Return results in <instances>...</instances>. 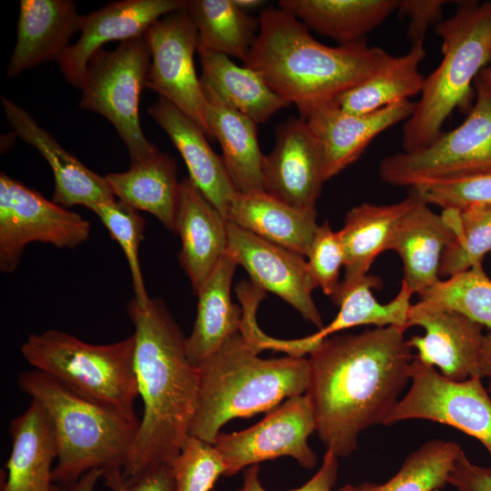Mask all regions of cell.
<instances>
[{"label":"cell","mask_w":491,"mask_h":491,"mask_svg":"<svg viewBox=\"0 0 491 491\" xmlns=\"http://www.w3.org/2000/svg\"><path fill=\"white\" fill-rule=\"evenodd\" d=\"M103 468H94L76 481L67 484H53L52 491H94L96 483L102 478Z\"/></svg>","instance_id":"bcb514c9"},{"label":"cell","mask_w":491,"mask_h":491,"mask_svg":"<svg viewBox=\"0 0 491 491\" xmlns=\"http://www.w3.org/2000/svg\"><path fill=\"white\" fill-rule=\"evenodd\" d=\"M396 326L333 335L309 355L316 431L338 458L357 449L359 435L384 423L410 381L414 356Z\"/></svg>","instance_id":"6da1fadb"},{"label":"cell","mask_w":491,"mask_h":491,"mask_svg":"<svg viewBox=\"0 0 491 491\" xmlns=\"http://www.w3.org/2000/svg\"><path fill=\"white\" fill-rule=\"evenodd\" d=\"M90 222L45 199L39 192L0 175V270L14 272L27 245L75 248L90 236Z\"/></svg>","instance_id":"8fae6325"},{"label":"cell","mask_w":491,"mask_h":491,"mask_svg":"<svg viewBox=\"0 0 491 491\" xmlns=\"http://www.w3.org/2000/svg\"><path fill=\"white\" fill-rule=\"evenodd\" d=\"M186 10L198 32V53H220L246 62L259 30V18L233 0H188Z\"/></svg>","instance_id":"836d02e7"},{"label":"cell","mask_w":491,"mask_h":491,"mask_svg":"<svg viewBox=\"0 0 491 491\" xmlns=\"http://www.w3.org/2000/svg\"><path fill=\"white\" fill-rule=\"evenodd\" d=\"M180 153L189 178L206 199L227 219L232 200L238 193L223 159L210 146L203 130L163 97L147 109Z\"/></svg>","instance_id":"44dd1931"},{"label":"cell","mask_w":491,"mask_h":491,"mask_svg":"<svg viewBox=\"0 0 491 491\" xmlns=\"http://www.w3.org/2000/svg\"><path fill=\"white\" fill-rule=\"evenodd\" d=\"M435 32L442 42V60L425 77L421 97L405 121L403 152L431 144L453 111L468 105L472 84L491 60V0L458 1L455 14Z\"/></svg>","instance_id":"8992f818"},{"label":"cell","mask_w":491,"mask_h":491,"mask_svg":"<svg viewBox=\"0 0 491 491\" xmlns=\"http://www.w3.org/2000/svg\"><path fill=\"white\" fill-rule=\"evenodd\" d=\"M234 3L241 9L247 10L255 8L265 3L261 0H233Z\"/></svg>","instance_id":"681fc988"},{"label":"cell","mask_w":491,"mask_h":491,"mask_svg":"<svg viewBox=\"0 0 491 491\" xmlns=\"http://www.w3.org/2000/svg\"><path fill=\"white\" fill-rule=\"evenodd\" d=\"M338 457L326 450L317 472L301 486L288 491H351L353 485L346 484L335 488L338 476ZM258 465L248 466L243 475L242 486L236 491H268L262 486Z\"/></svg>","instance_id":"b9f144b4"},{"label":"cell","mask_w":491,"mask_h":491,"mask_svg":"<svg viewBox=\"0 0 491 491\" xmlns=\"http://www.w3.org/2000/svg\"><path fill=\"white\" fill-rule=\"evenodd\" d=\"M448 484L457 491H491V467L473 464L461 450L450 473Z\"/></svg>","instance_id":"f6af8a7d"},{"label":"cell","mask_w":491,"mask_h":491,"mask_svg":"<svg viewBox=\"0 0 491 491\" xmlns=\"http://www.w3.org/2000/svg\"><path fill=\"white\" fill-rule=\"evenodd\" d=\"M134 326L135 368L144 413L122 476L130 482L170 463L189 436L197 401L199 370L188 358L185 337L158 298L126 305Z\"/></svg>","instance_id":"7a4b0ae2"},{"label":"cell","mask_w":491,"mask_h":491,"mask_svg":"<svg viewBox=\"0 0 491 491\" xmlns=\"http://www.w3.org/2000/svg\"><path fill=\"white\" fill-rule=\"evenodd\" d=\"M419 298L457 311L491 330V279L483 263L440 280Z\"/></svg>","instance_id":"8d00e7d4"},{"label":"cell","mask_w":491,"mask_h":491,"mask_svg":"<svg viewBox=\"0 0 491 491\" xmlns=\"http://www.w3.org/2000/svg\"><path fill=\"white\" fill-rule=\"evenodd\" d=\"M227 225L189 177L180 181L175 232L182 243L179 262L195 294L227 251Z\"/></svg>","instance_id":"ffe728a7"},{"label":"cell","mask_w":491,"mask_h":491,"mask_svg":"<svg viewBox=\"0 0 491 491\" xmlns=\"http://www.w3.org/2000/svg\"><path fill=\"white\" fill-rule=\"evenodd\" d=\"M94 213L125 254L131 273L134 299L141 306L147 305L151 298L145 290L138 256L139 245L144 239L145 218L137 210L116 198L98 205Z\"/></svg>","instance_id":"74e56055"},{"label":"cell","mask_w":491,"mask_h":491,"mask_svg":"<svg viewBox=\"0 0 491 491\" xmlns=\"http://www.w3.org/2000/svg\"><path fill=\"white\" fill-rule=\"evenodd\" d=\"M150 63L145 35L131 38L113 51H97L89 60L79 85L80 107L103 115L115 126L130 163L158 150L145 136L138 114Z\"/></svg>","instance_id":"ba28073f"},{"label":"cell","mask_w":491,"mask_h":491,"mask_svg":"<svg viewBox=\"0 0 491 491\" xmlns=\"http://www.w3.org/2000/svg\"><path fill=\"white\" fill-rule=\"evenodd\" d=\"M198 54L201 82L256 124L267 122L276 112L291 105L269 87L259 72L236 65L224 54Z\"/></svg>","instance_id":"1f68e13d"},{"label":"cell","mask_w":491,"mask_h":491,"mask_svg":"<svg viewBox=\"0 0 491 491\" xmlns=\"http://www.w3.org/2000/svg\"><path fill=\"white\" fill-rule=\"evenodd\" d=\"M416 189L427 205L464 211L491 205V171L426 183Z\"/></svg>","instance_id":"ab89813d"},{"label":"cell","mask_w":491,"mask_h":491,"mask_svg":"<svg viewBox=\"0 0 491 491\" xmlns=\"http://www.w3.org/2000/svg\"><path fill=\"white\" fill-rule=\"evenodd\" d=\"M410 381L383 425L411 419L440 423L475 437L491 455V398L480 377L454 381L414 356Z\"/></svg>","instance_id":"30bf717a"},{"label":"cell","mask_w":491,"mask_h":491,"mask_svg":"<svg viewBox=\"0 0 491 491\" xmlns=\"http://www.w3.org/2000/svg\"><path fill=\"white\" fill-rule=\"evenodd\" d=\"M12 447L5 464L7 476L2 491H52V464L57 445L50 419L40 403L10 421Z\"/></svg>","instance_id":"d4e9b609"},{"label":"cell","mask_w":491,"mask_h":491,"mask_svg":"<svg viewBox=\"0 0 491 491\" xmlns=\"http://www.w3.org/2000/svg\"><path fill=\"white\" fill-rule=\"evenodd\" d=\"M227 252L254 285L276 294L321 329L323 320L312 292L316 288L305 256L263 239L228 221Z\"/></svg>","instance_id":"9a60e30c"},{"label":"cell","mask_w":491,"mask_h":491,"mask_svg":"<svg viewBox=\"0 0 491 491\" xmlns=\"http://www.w3.org/2000/svg\"><path fill=\"white\" fill-rule=\"evenodd\" d=\"M188 0H123L82 16L78 41L57 61L68 83L79 87L89 60L103 45L144 35L161 17L182 10Z\"/></svg>","instance_id":"e0dca14e"},{"label":"cell","mask_w":491,"mask_h":491,"mask_svg":"<svg viewBox=\"0 0 491 491\" xmlns=\"http://www.w3.org/2000/svg\"><path fill=\"white\" fill-rule=\"evenodd\" d=\"M479 364L483 377L487 376L489 379V391L491 392V330L483 336Z\"/></svg>","instance_id":"7dc6e473"},{"label":"cell","mask_w":491,"mask_h":491,"mask_svg":"<svg viewBox=\"0 0 491 491\" xmlns=\"http://www.w3.org/2000/svg\"><path fill=\"white\" fill-rule=\"evenodd\" d=\"M445 0H397L396 11L409 18L407 37L413 44L424 42L427 29L436 25L443 18Z\"/></svg>","instance_id":"ee69618b"},{"label":"cell","mask_w":491,"mask_h":491,"mask_svg":"<svg viewBox=\"0 0 491 491\" xmlns=\"http://www.w3.org/2000/svg\"><path fill=\"white\" fill-rule=\"evenodd\" d=\"M485 85L491 87V60L489 63L480 71L476 76Z\"/></svg>","instance_id":"c3c4849f"},{"label":"cell","mask_w":491,"mask_h":491,"mask_svg":"<svg viewBox=\"0 0 491 491\" xmlns=\"http://www.w3.org/2000/svg\"><path fill=\"white\" fill-rule=\"evenodd\" d=\"M227 220L271 243L306 256L319 225L316 209L292 206L265 190L237 193Z\"/></svg>","instance_id":"484cf974"},{"label":"cell","mask_w":491,"mask_h":491,"mask_svg":"<svg viewBox=\"0 0 491 491\" xmlns=\"http://www.w3.org/2000/svg\"><path fill=\"white\" fill-rule=\"evenodd\" d=\"M82 16L71 0H21L16 44L7 66L10 77L42 63L58 61Z\"/></svg>","instance_id":"603a6c76"},{"label":"cell","mask_w":491,"mask_h":491,"mask_svg":"<svg viewBox=\"0 0 491 491\" xmlns=\"http://www.w3.org/2000/svg\"><path fill=\"white\" fill-rule=\"evenodd\" d=\"M17 385L50 419L57 445L54 483L76 481L94 468H123L140 426L135 414L83 397L36 369L22 372Z\"/></svg>","instance_id":"5b68a950"},{"label":"cell","mask_w":491,"mask_h":491,"mask_svg":"<svg viewBox=\"0 0 491 491\" xmlns=\"http://www.w3.org/2000/svg\"><path fill=\"white\" fill-rule=\"evenodd\" d=\"M426 52L423 42L413 44L402 55H392L360 85L339 96L333 104L355 113H371L421 94L425 76L419 65Z\"/></svg>","instance_id":"d6a6232c"},{"label":"cell","mask_w":491,"mask_h":491,"mask_svg":"<svg viewBox=\"0 0 491 491\" xmlns=\"http://www.w3.org/2000/svg\"><path fill=\"white\" fill-rule=\"evenodd\" d=\"M169 466L175 491H211L226 471L215 446L191 436Z\"/></svg>","instance_id":"f35d334b"},{"label":"cell","mask_w":491,"mask_h":491,"mask_svg":"<svg viewBox=\"0 0 491 491\" xmlns=\"http://www.w3.org/2000/svg\"><path fill=\"white\" fill-rule=\"evenodd\" d=\"M176 171L175 160L157 150L130 163L126 171L104 177L115 198L137 211L150 213L175 232L180 185Z\"/></svg>","instance_id":"f546056e"},{"label":"cell","mask_w":491,"mask_h":491,"mask_svg":"<svg viewBox=\"0 0 491 491\" xmlns=\"http://www.w3.org/2000/svg\"><path fill=\"white\" fill-rule=\"evenodd\" d=\"M306 257L308 272L316 288L319 287L332 298L341 282L339 275L345 256L338 233L327 221L318 225Z\"/></svg>","instance_id":"60d3db41"},{"label":"cell","mask_w":491,"mask_h":491,"mask_svg":"<svg viewBox=\"0 0 491 491\" xmlns=\"http://www.w3.org/2000/svg\"><path fill=\"white\" fill-rule=\"evenodd\" d=\"M462 448L453 441L434 439L411 452L398 471L383 484L364 482L351 491H436L448 484Z\"/></svg>","instance_id":"e575fe53"},{"label":"cell","mask_w":491,"mask_h":491,"mask_svg":"<svg viewBox=\"0 0 491 491\" xmlns=\"http://www.w3.org/2000/svg\"><path fill=\"white\" fill-rule=\"evenodd\" d=\"M1 101L15 134L35 146L49 164L55 181L53 202L65 208L83 205L94 212L98 205L115 199L104 176L68 153L25 110L6 97Z\"/></svg>","instance_id":"d6986e66"},{"label":"cell","mask_w":491,"mask_h":491,"mask_svg":"<svg viewBox=\"0 0 491 491\" xmlns=\"http://www.w3.org/2000/svg\"><path fill=\"white\" fill-rule=\"evenodd\" d=\"M411 326L425 330L424 336L407 340L422 362L454 381L483 377L479 364L483 326L457 311L419 299L409 309L407 328Z\"/></svg>","instance_id":"5bb4252c"},{"label":"cell","mask_w":491,"mask_h":491,"mask_svg":"<svg viewBox=\"0 0 491 491\" xmlns=\"http://www.w3.org/2000/svg\"><path fill=\"white\" fill-rule=\"evenodd\" d=\"M381 280L366 275L348 286H339L332 297L340 307L336 317L316 333L308 336L286 341V353L295 357L310 354L326 338L336 333L359 326L372 325L376 327L396 326L406 331L407 317L412 306L414 292L402 281L397 295L389 302L382 304L375 297L372 289L381 286Z\"/></svg>","instance_id":"7402d4cb"},{"label":"cell","mask_w":491,"mask_h":491,"mask_svg":"<svg viewBox=\"0 0 491 491\" xmlns=\"http://www.w3.org/2000/svg\"><path fill=\"white\" fill-rule=\"evenodd\" d=\"M102 478L110 491H175L169 465L152 467L130 482L124 480L120 466H110L103 468Z\"/></svg>","instance_id":"7bdbcfd3"},{"label":"cell","mask_w":491,"mask_h":491,"mask_svg":"<svg viewBox=\"0 0 491 491\" xmlns=\"http://www.w3.org/2000/svg\"><path fill=\"white\" fill-rule=\"evenodd\" d=\"M454 238L443 253L440 276L450 277L483 263L491 252V205L442 210Z\"/></svg>","instance_id":"d590c367"},{"label":"cell","mask_w":491,"mask_h":491,"mask_svg":"<svg viewBox=\"0 0 491 491\" xmlns=\"http://www.w3.org/2000/svg\"><path fill=\"white\" fill-rule=\"evenodd\" d=\"M21 354L34 369L43 372L74 393L135 414L139 396L135 368V337L94 345L55 329L31 334Z\"/></svg>","instance_id":"52a82bcc"},{"label":"cell","mask_w":491,"mask_h":491,"mask_svg":"<svg viewBox=\"0 0 491 491\" xmlns=\"http://www.w3.org/2000/svg\"><path fill=\"white\" fill-rule=\"evenodd\" d=\"M474 85L476 101L462 124L422 149L384 157L378 169L382 181L413 188L491 171V87L477 78Z\"/></svg>","instance_id":"9c48e42d"},{"label":"cell","mask_w":491,"mask_h":491,"mask_svg":"<svg viewBox=\"0 0 491 491\" xmlns=\"http://www.w3.org/2000/svg\"><path fill=\"white\" fill-rule=\"evenodd\" d=\"M397 0H281L308 29L339 45L366 38L396 9Z\"/></svg>","instance_id":"4dcf8cb0"},{"label":"cell","mask_w":491,"mask_h":491,"mask_svg":"<svg viewBox=\"0 0 491 491\" xmlns=\"http://www.w3.org/2000/svg\"><path fill=\"white\" fill-rule=\"evenodd\" d=\"M237 266L226 251L195 293L198 297L196 316L185 338V351L196 366L240 330L243 309L231 299V285Z\"/></svg>","instance_id":"4316f807"},{"label":"cell","mask_w":491,"mask_h":491,"mask_svg":"<svg viewBox=\"0 0 491 491\" xmlns=\"http://www.w3.org/2000/svg\"><path fill=\"white\" fill-rule=\"evenodd\" d=\"M258 354L237 332L197 366L198 395L189 436L214 445L228 421L266 413L285 399L306 394L308 359H264Z\"/></svg>","instance_id":"277c9868"},{"label":"cell","mask_w":491,"mask_h":491,"mask_svg":"<svg viewBox=\"0 0 491 491\" xmlns=\"http://www.w3.org/2000/svg\"><path fill=\"white\" fill-rule=\"evenodd\" d=\"M324 182L322 147L306 122L291 116L280 123L263 159L264 190L292 206L316 209Z\"/></svg>","instance_id":"2e32d148"},{"label":"cell","mask_w":491,"mask_h":491,"mask_svg":"<svg viewBox=\"0 0 491 491\" xmlns=\"http://www.w3.org/2000/svg\"><path fill=\"white\" fill-rule=\"evenodd\" d=\"M415 106L416 103L406 100L371 113L355 114L329 104L300 116L321 145L326 181L356 162L379 134L407 120Z\"/></svg>","instance_id":"ac0fdd59"},{"label":"cell","mask_w":491,"mask_h":491,"mask_svg":"<svg viewBox=\"0 0 491 491\" xmlns=\"http://www.w3.org/2000/svg\"><path fill=\"white\" fill-rule=\"evenodd\" d=\"M259 30L244 65L259 72L269 87L300 116L333 104L375 74L390 54L366 38L329 46L318 42L283 8L261 12Z\"/></svg>","instance_id":"3957f363"},{"label":"cell","mask_w":491,"mask_h":491,"mask_svg":"<svg viewBox=\"0 0 491 491\" xmlns=\"http://www.w3.org/2000/svg\"><path fill=\"white\" fill-rule=\"evenodd\" d=\"M419 194L409 188L408 195L392 205L364 203L351 208L344 226L337 231L345 256V276L339 286H348L367 275L375 259L389 250L396 227Z\"/></svg>","instance_id":"83f0119b"},{"label":"cell","mask_w":491,"mask_h":491,"mask_svg":"<svg viewBox=\"0 0 491 491\" xmlns=\"http://www.w3.org/2000/svg\"><path fill=\"white\" fill-rule=\"evenodd\" d=\"M144 35L151 56L145 86L173 104L214 140L206 98L195 67L198 32L186 7L161 17Z\"/></svg>","instance_id":"7c38bea8"},{"label":"cell","mask_w":491,"mask_h":491,"mask_svg":"<svg viewBox=\"0 0 491 491\" xmlns=\"http://www.w3.org/2000/svg\"><path fill=\"white\" fill-rule=\"evenodd\" d=\"M202 83V82H201ZM207 122L222 148L225 169L238 193L264 190L263 159L256 124L202 83Z\"/></svg>","instance_id":"f1b7e54d"},{"label":"cell","mask_w":491,"mask_h":491,"mask_svg":"<svg viewBox=\"0 0 491 491\" xmlns=\"http://www.w3.org/2000/svg\"><path fill=\"white\" fill-rule=\"evenodd\" d=\"M453 238L443 214H436L420 195L399 220L389 250L402 260L403 282L419 296L441 280L442 256Z\"/></svg>","instance_id":"cb8c5ba5"},{"label":"cell","mask_w":491,"mask_h":491,"mask_svg":"<svg viewBox=\"0 0 491 491\" xmlns=\"http://www.w3.org/2000/svg\"><path fill=\"white\" fill-rule=\"evenodd\" d=\"M314 431L313 407L304 394L286 400L246 429L219 433L214 446L225 465V476L281 456L293 457L301 466L310 469L317 462L307 441Z\"/></svg>","instance_id":"4fadbf2b"}]
</instances>
